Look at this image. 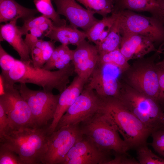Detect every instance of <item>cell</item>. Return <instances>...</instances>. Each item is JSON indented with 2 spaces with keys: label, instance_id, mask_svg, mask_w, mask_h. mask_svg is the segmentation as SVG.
I'll use <instances>...</instances> for the list:
<instances>
[{
  "label": "cell",
  "instance_id": "ffe728a7",
  "mask_svg": "<svg viewBox=\"0 0 164 164\" xmlns=\"http://www.w3.org/2000/svg\"><path fill=\"white\" fill-rule=\"evenodd\" d=\"M111 16L103 17L98 20L87 32V38L90 42L97 46L102 43L109 33L119 13H111Z\"/></svg>",
  "mask_w": 164,
  "mask_h": 164
},
{
  "label": "cell",
  "instance_id": "ac0fdd59",
  "mask_svg": "<svg viewBox=\"0 0 164 164\" xmlns=\"http://www.w3.org/2000/svg\"><path fill=\"white\" fill-rule=\"evenodd\" d=\"M45 37L61 44L77 46L87 38L85 32L70 25L56 26L53 25Z\"/></svg>",
  "mask_w": 164,
  "mask_h": 164
},
{
  "label": "cell",
  "instance_id": "9c48e42d",
  "mask_svg": "<svg viewBox=\"0 0 164 164\" xmlns=\"http://www.w3.org/2000/svg\"><path fill=\"white\" fill-rule=\"evenodd\" d=\"M121 34H139L151 39L155 45L164 43V25L153 16L147 17L125 9L118 12Z\"/></svg>",
  "mask_w": 164,
  "mask_h": 164
},
{
  "label": "cell",
  "instance_id": "1f68e13d",
  "mask_svg": "<svg viewBox=\"0 0 164 164\" xmlns=\"http://www.w3.org/2000/svg\"><path fill=\"white\" fill-rule=\"evenodd\" d=\"M151 145L159 154L164 157V130L159 129L152 132Z\"/></svg>",
  "mask_w": 164,
  "mask_h": 164
},
{
  "label": "cell",
  "instance_id": "8d00e7d4",
  "mask_svg": "<svg viewBox=\"0 0 164 164\" xmlns=\"http://www.w3.org/2000/svg\"><path fill=\"white\" fill-rule=\"evenodd\" d=\"M158 8L154 17L164 25V0H157Z\"/></svg>",
  "mask_w": 164,
  "mask_h": 164
},
{
  "label": "cell",
  "instance_id": "8992f818",
  "mask_svg": "<svg viewBox=\"0 0 164 164\" xmlns=\"http://www.w3.org/2000/svg\"><path fill=\"white\" fill-rule=\"evenodd\" d=\"M79 125L83 136L100 150L123 153L130 149L99 110Z\"/></svg>",
  "mask_w": 164,
  "mask_h": 164
},
{
  "label": "cell",
  "instance_id": "4fadbf2b",
  "mask_svg": "<svg viewBox=\"0 0 164 164\" xmlns=\"http://www.w3.org/2000/svg\"><path fill=\"white\" fill-rule=\"evenodd\" d=\"M59 15L65 17L70 25L87 31L98 20L94 16L95 13L85 9L76 0H52Z\"/></svg>",
  "mask_w": 164,
  "mask_h": 164
},
{
  "label": "cell",
  "instance_id": "d6a6232c",
  "mask_svg": "<svg viewBox=\"0 0 164 164\" xmlns=\"http://www.w3.org/2000/svg\"><path fill=\"white\" fill-rule=\"evenodd\" d=\"M16 59L9 54L0 45V66L2 73H8L12 68Z\"/></svg>",
  "mask_w": 164,
  "mask_h": 164
},
{
  "label": "cell",
  "instance_id": "603a6c76",
  "mask_svg": "<svg viewBox=\"0 0 164 164\" xmlns=\"http://www.w3.org/2000/svg\"><path fill=\"white\" fill-rule=\"evenodd\" d=\"M101 151L102 150L99 149L92 142L83 136V138L77 142L70 149L62 164H66L71 159Z\"/></svg>",
  "mask_w": 164,
  "mask_h": 164
},
{
  "label": "cell",
  "instance_id": "4316f807",
  "mask_svg": "<svg viewBox=\"0 0 164 164\" xmlns=\"http://www.w3.org/2000/svg\"><path fill=\"white\" fill-rule=\"evenodd\" d=\"M76 0L84 5L87 9L101 15L103 17L111 13L115 2L114 0Z\"/></svg>",
  "mask_w": 164,
  "mask_h": 164
},
{
  "label": "cell",
  "instance_id": "ab89813d",
  "mask_svg": "<svg viewBox=\"0 0 164 164\" xmlns=\"http://www.w3.org/2000/svg\"><path fill=\"white\" fill-rule=\"evenodd\" d=\"M115 1H116V0H114Z\"/></svg>",
  "mask_w": 164,
  "mask_h": 164
},
{
  "label": "cell",
  "instance_id": "d590c367",
  "mask_svg": "<svg viewBox=\"0 0 164 164\" xmlns=\"http://www.w3.org/2000/svg\"><path fill=\"white\" fill-rule=\"evenodd\" d=\"M158 76L159 85L158 101L160 105L164 106V70L159 69Z\"/></svg>",
  "mask_w": 164,
  "mask_h": 164
},
{
  "label": "cell",
  "instance_id": "f35d334b",
  "mask_svg": "<svg viewBox=\"0 0 164 164\" xmlns=\"http://www.w3.org/2000/svg\"><path fill=\"white\" fill-rule=\"evenodd\" d=\"M161 129L164 130V124H163V126L162 128Z\"/></svg>",
  "mask_w": 164,
  "mask_h": 164
},
{
  "label": "cell",
  "instance_id": "4dcf8cb0",
  "mask_svg": "<svg viewBox=\"0 0 164 164\" xmlns=\"http://www.w3.org/2000/svg\"><path fill=\"white\" fill-rule=\"evenodd\" d=\"M51 20L42 15L37 17H34L24 21L23 25L20 27V30L23 35H25L31 29L39 26L42 24Z\"/></svg>",
  "mask_w": 164,
  "mask_h": 164
},
{
  "label": "cell",
  "instance_id": "9a60e30c",
  "mask_svg": "<svg viewBox=\"0 0 164 164\" xmlns=\"http://www.w3.org/2000/svg\"><path fill=\"white\" fill-rule=\"evenodd\" d=\"M120 50L128 61L141 58L147 54L158 50L154 43L149 38L135 33H121Z\"/></svg>",
  "mask_w": 164,
  "mask_h": 164
},
{
  "label": "cell",
  "instance_id": "8fae6325",
  "mask_svg": "<svg viewBox=\"0 0 164 164\" xmlns=\"http://www.w3.org/2000/svg\"><path fill=\"white\" fill-rule=\"evenodd\" d=\"M101 102V97L85 85L81 93L60 119L55 131L86 120L99 111Z\"/></svg>",
  "mask_w": 164,
  "mask_h": 164
},
{
  "label": "cell",
  "instance_id": "ba28073f",
  "mask_svg": "<svg viewBox=\"0 0 164 164\" xmlns=\"http://www.w3.org/2000/svg\"><path fill=\"white\" fill-rule=\"evenodd\" d=\"M27 102L30 109L35 128L48 126L52 121L57 108L60 93L54 94L52 92L43 90H35L29 88L26 84H15Z\"/></svg>",
  "mask_w": 164,
  "mask_h": 164
},
{
  "label": "cell",
  "instance_id": "74e56055",
  "mask_svg": "<svg viewBox=\"0 0 164 164\" xmlns=\"http://www.w3.org/2000/svg\"><path fill=\"white\" fill-rule=\"evenodd\" d=\"M163 53L164 55L163 59L160 61L156 63V65L159 69L164 70V52Z\"/></svg>",
  "mask_w": 164,
  "mask_h": 164
},
{
  "label": "cell",
  "instance_id": "3957f363",
  "mask_svg": "<svg viewBox=\"0 0 164 164\" xmlns=\"http://www.w3.org/2000/svg\"><path fill=\"white\" fill-rule=\"evenodd\" d=\"M49 126L10 130L0 137V143L20 157L24 164H40L47 150Z\"/></svg>",
  "mask_w": 164,
  "mask_h": 164
},
{
  "label": "cell",
  "instance_id": "5bb4252c",
  "mask_svg": "<svg viewBox=\"0 0 164 164\" xmlns=\"http://www.w3.org/2000/svg\"><path fill=\"white\" fill-rule=\"evenodd\" d=\"M72 50L74 71L86 83L99 61V53L95 45L85 39Z\"/></svg>",
  "mask_w": 164,
  "mask_h": 164
},
{
  "label": "cell",
  "instance_id": "484cf974",
  "mask_svg": "<svg viewBox=\"0 0 164 164\" xmlns=\"http://www.w3.org/2000/svg\"><path fill=\"white\" fill-rule=\"evenodd\" d=\"M99 54V63L114 65L119 68L122 73L130 66L128 61L121 52L119 48L111 51Z\"/></svg>",
  "mask_w": 164,
  "mask_h": 164
},
{
  "label": "cell",
  "instance_id": "277c9868",
  "mask_svg": "<svg viewBox=\"0 0 164 164\" xmlns=\"http://www.w3.org/2000/svg\"><path fill=\"white\" fill-rule=\"evenodd\" d=\"M164 50L162 44L150 57L136 60L121 76L123 82L158 102L159 69L155 61Z\"/></svg>",
  "mask_w": 164,
  "mask_h": 164
},
{
  "label": "cell",
  "instance_id": "6da1fadb",
  "mask_svg": "<svg viewBox=\"0 0 164 164\" xmlns=\"http://www.w3.org/2000/svg\"><path fill=\"white\" fill-rule=\"evenodd\" d=\"M74 69L71 62L67 67L55 71L34 67L32 62L16 60L7 73H1L0 76L6 82L14 84L30 83L36 85L47 91L57 90L62 92L68 85L70 78Z\"/></svg>",
  "mask_w": 164,
  "mask_h": 164
},
{
  "label": "cell",
  "instance_id": "44dd1931",
  "mask_svg": "<svg viewBox=\"0 0 164 164\" xmlns=\"http://www.w3.org/2000/svg\"><path fill=\"white\" fill-rule=\"evenodd\" d=\"M157 0H116L111 13H117L128 9L137 12H148L155 16L158 8Z\"/></svg>",
  "mask_w": 164,
  "mask_h": 164
},
{
  "label": "cell",
  "instance_id": "cb8c5ba5",
  "mask_svg": "<svg viewBox=\"0 0 164 164\" xmlns=\"http://www.w3.org/2000/svg\"><path fill=\"white\" fill-rule=\"evenodd\" d=\"M52 0H33L36 9L42 15L50 19L56 26L67 25L66 20L62 19L55 10Z\"/></svg>",
  "mask_w": 164,
  "mask_h": 164
},
{
  "label": "cell",
  "instance_id": "7402d4cb",
  "mask_svg": "<svg viewBox=\"0 0 164 164\" xmlns=\"http://www.w3.org/2000/svg\"><path fill=\"white\" fill-rule=\"evenodd\" d=\"M121 38L119 13L117 19L107 37L99 45L96 46L99 54L109 52L119 48Z\"/></svg>",
  "mask_w": 164,
  "mask_h": 164
},
{
  "label": "cell",
  "instance_id": "e575fe53",
  "mask_svg": "<svg viewBox=\"0 0 164 164\" xmlns=\"http://www.w3.org/2000/svg\"><path fill=\"white\" fill-rule=\"evenodd\" d=\"M9 128L7 115L2 106L0 105V137L6 132Z\"/></svg>",
  "mask_w": 164,
  "mask_h": 164
},
{
  "label": "cell",
  "instance_id": "52a82bcc",
  "mask_svg": "<svg viewBox=\"0 0 164 164\" xmlns=\"http://www.w3.org/2000/svg\"><path fill=\"white\" fill-rule=\"evenodd\" d=\"M0 82V105L8 117V130L34 128L30 108L19 91L1 77Z\"/></svg>",
  "mask_w": 164,
  "mask_h": 164
},
{
  "label": "cell",
  "instance_id": "5b68a950",
  "mask_svg": "<svg viewBox=\"0 0 164 164\" xmlns=\"http://www.w3.org/2000/svg\"><path fill=\"white\" fill-rule=\"evenodd\" d=\"M117 98L153 132L162 128L164 122V112L157 101L139 92L121 80Z\"/></svg>",
  "mask_w": 164,
  "mask_h": 164
},
{
  "label": "cell",
  "instance_id": "7a4b0ae2",
  "mask_svg": "<svg viewBox=\"0 0 164 164\" xmlns=\"http://www.w3.org/2000/svg\"><path fill=\"white\" fill-rule=\"evenodd\" d=\"M101 97L99 111L122 135L130 149H136L146 144L152 131L128 110L118 98Z\"/></svg>",
  "mask_w": 164,
  "mask_h": 164
},
{
  "label": "cell",
  "instance_id": "d4e9b609",
  "mask_svg": "<svg viewBox=\"0 0 164 164\" xmlns=\"http://www.w3.org/2000/svg\"><path fill=\"white\" fill-rule=\"evenodd\" d=\"M112 152L101 151L69 160L66 164H108L112 159Z\"/></svg>",
  "mask_w": 164,
  "mask_h": 164
},
{
  "label": "cell",
  "instance_id": "83f0119b",
  "mask_svg": "<svg viewBox=\"0 0 164 164\" xmlns=\"http://www.w3.org/2000/svg\"><path fill=\"white\" fill-rule=\"evenodd\" d=\"M136 149L139 164H164V159L153 153L146 144L140 146Z\"/></svg>",
  "mask_w": 164,
  "mask_h": 164
},
{
  "label": "cell",
  "instance_id": "2e32d148",
  "mask_svg": "<svg viewBox=\"0 0 164 164\" xmlns=\"http://www.w3.org/2000/svg\"><path fill=\"white\" fill-rule=\"evenodd\" d=\"M86 82L77 75L60 96L54 118L48 128L50 135L56 129L61 117L82 92Z\"/></svg>",
  "mask_w": 164,
  "mask_h": 164
},
{
  "label": "cell",
  "instance_id": "d6986e66",
  "mask_svg": "<svg viewBox=\"0 0 164 164\" xmlns=\"http://www.w3.org/2000/svg\"><path fill=\"white\" fill-rule=\"evenodd\" d=\"M38 12L36 9L24 7L15 0H0L1 23L17 21L19 19L26 20L35 17Z\"/></svg>",
  "mask_w": 164,
  "mask_h": 164
},
{
  "label": "cell",
  "instance_id": "e0dca14e",
  "mask_svg": "<svg viewBox=\"0 0 164 164\" xmlns=\"http://www.w3.org/2000/svg\"><path fill=\"white\" fill-rule=\"evenodd\" d=\"M16 21H10L2 24L0 28V41L7 42L17 52L21 60L32 62L30 58V51L24 39Z\"/></svg>",
  "mask_w": 164,
  "mask_h": 164
},
{
  "label": "cell",
  "instance_id": "f546056e",
  "mask_svg": "<svg viewBox=\"0 0 164 164\" xmlns=\"http://www.w3.org/2000/svg\"><path fill=\"white\" fill-rule=\"evenodd\" d=\"M55 42L50 40H43L42 44V52L36 65L38 67H42L50 57L56 47Z\"/></svg>",
  "mask_w": 164,
  "mask_h": 164
},
{
  "label": "cell",
  "instance_id": "836d02e7",
  "mask_svg": "<svg viewBox=\"0 0 164 164\" xmlns=\"http://www.w3.org/2000/svg\"><path fill=\"white\" fill-rule=\"evenodd\" d=\"M114 158L108 164H139L137 160L128 155L127 153H114Z\"/></svg>",
  "mask_w": 164,
  "mask_h": 164
},
{
  "label": "cell",
  "instance_id": "7c38bea8",
  "mask_svg": "<svg viewBox=\"0 0 164 164\" xmlns=\"http://www.w3.org/2000/svg\"><path fill=\"white\" fill-rule=\"evenodd\" d=\"M122 73L117 67L98 62L85 85L100 97L118 98L121 85Z\"/></svg>",
  "mask_w": 164,
  "mask_h": 164
},
{
  "label": "cell",
  "instance_id": "30bf717a",
  "mask_svg": "<svg viewBox=\"0 0 164 164\" xmlns=\"http://www.w3.org/2000/svg\"><path fill=\"white\" fill-rule=\"evenodd\" d=\"M83 137L79 124L62 127L49 135L43 164H62L73 145Z\"/></svg>",
  "mask_w": 164,
  "mask_h": 164
},
{
  "label": "cell",
  "instance_id": "f1b7e54d",
  "mask_svg": "<svg viewBox=\"0 0 164 164\" xmlns=\"http://www.w3.org/2000/svg\"><path fill=\"white\" fill-rule=\"evenodd\" d=\"M0 164H24L14 151L0 143Z\"/></svg>",
  "mask_w": 164,
  "mask_h": 164
}]
</instances>
